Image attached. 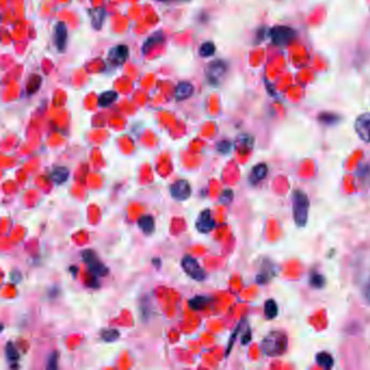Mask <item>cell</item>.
<instances>
[{
	"label": "cell",
	"instance_id": "9a60e30c",
	"mask_svg": "<svg viewBox=\"0 0 370 370\" xmlns=\"http://www.w3.org/2000/svg\"><path fill=\"white\" fill-rule=\"evenodd\" d=\"M68 176H70V171L64 166L54 167L50 173V178L53 182H56L57 185H61L63 182H65L68 178Z\"/></svg>",
	"mask_w": 370,
	"mask_h": 370
},
{
	"label": "cell",
	"instance_id": "277c9868",
	"mask_svg": "<svg viewBox=\"0 0 370 370\" xmlns=\"http://www.w3.org/2000/svg\"><path fill=\"white\" fill-rule=\"evenodd\" d=\"M83 260L88 265V267H89L90 273L93 276H96V277H103V276H107L109 274L107 266L97 258L96 253L92 250L84 251Z\"/></svg>",
	"mask_w": 370,
	"mask_h": 370
},
{
	"label": "cell",
	"instance_id": "8fae6325",
	"mask_svg": "<svg viewBox=\"0 0 370 370\" xmlns=\"http://www.w3.org/2000/svg\"><path fill=\"white\" fill-rule=\"evenodd\" d=\"M128 47L125 45H118L113 47L109 52V60L113 65H121L128 58Z\"/></svg>",
	"mask_w": 370,
	"mask_h": 370
},
{
	"label": "cell",
	"instance_id": "e0dca14e",
	"mask_svg": "<svg viewBox=\"0 0 370 370\" xmlns=\"http://www.w3.org/2000/svg\"><path fill=\"white\" fill-rule=\"evenodd\" d=\"M42 82H43L42 77L39 75H36V74L29 76L27 84H26V90L28 95H33V93L37 92L42 86Z\"/></svg>",
	"mask_w": 370,
	"mask_h": 370
},
{
	"label": "cell",
	"instance_id": "f546056e",
	"mask_svg": "<svg viewBox=\"0 0 370 370\" xmlns=\"http://www.w3.org/2000/svg\"><path fill=\"white\" fill-rule=\"evenodd\" d=\"M58 354L57 353H52L50 355V357L48 359V364H47V368L50 370H54L58 368Z\"/></svg>",
	"mask_w": 370,
	"mask_h": 370
},
{
	"label": "cell",
	"instance_id": "ac0fdd59",
	"mask_svg": "<svg viewBox=\"0 0 370 370\" xmlns=\"http://www.w3.org/2000/svg\"><path fill=\"white\" fill-rule=\"evenodd\" d=\"M317 364L324 369H331L334 365L333 357L327 352L319 353L316 356Z\"/></svg>",
	"mask_w": 370,
	"mask_h": 370
},
{
	"label": "cell",
	"instance_id": "5b68a950",
	"mask_svg": "<svg viewBox=\"0 0 370 370\" xmlns=\"http://www.w3.org/2000/svg\"><path fill=\"white\" fill-rule=\"evenodd\" d=\"M227 73V64L225 61L216 60L211 62L206 67V78L213 86H218Z\"/></svg>",
	"mask_w": 370,
	"mask_h": 370
},
{
	"label": "cell",
	"instance_id": "603a6c76",
	"mask_svg": "<svg viewBox=\"0 0 370 370\" xmlns=\"http://www.w3.org/2000/svg\"><path fill=\"white\" fill-rule=\"evenodd\" d=\"M210 299L208 297H203V295H198V297H195L194 299L190 300V306L192 309L195 310H199V309H203L206 307V305L209 304Z\"/></svg>",
	"mask_w": 370,
	"mask_h": 370
},
{
	"label": "cell",
	"instance_id": "1f68e13d",
	"mask_svg": "<svg viewBox=\"0 0 370 370\" xmlns=\"http://www.w3.org/2000/svg\"><path fill=\"white\" fill-rule=\"evenodd\" d=\"M250 341H251V331H250V329H248V331L243 334L242 339H241V343H242L243 345H246Z\"/></svg>",
	"mask_w": 370,
	"mask_h": 370
},
{
	"label": "cell",
	"instance_id": "4dcf8cb0",
	"mask_svg": "<svg viewBox=\"0 0 370 370\" xmlns=\"http://www.w3.org/2000/svg\"><path fill=\"white\" fill-rule=\"evenodd\" d=\"M363 293H364L365 300H366L367 302L370 304V279L368 280V283H366V285H365Z\"/></svg>",
	"mask_w": 370,
	"mask_h": 370
},
{
	"label": "cell",
	"instance_id": "6da1fadb",
	"mask_svg": "<svg viewBox=\"0 0 370 370\" xmlns=\"http://www.w3.org/2000/svg\"><path fill=\"white\" fill-rule=\"evenodd\" d=\"M288 349V338L283 332L273 331L264 338L262 352L268 357L281 356Z\"/></svg>",
	"mask_w": 370,
	"mask_h": 370
},
{
	"label": "cell",
	"instance_id": "2e32d148",
	"mask_svg": "<svg viewBox=\"0 0 370 370\" xmlns=\"http://www.w3.org/2000/svg\"><path fill=\"white\" fill-rule=\"evenodd\" d=\"M138 227L144 231L146 235H151L155 229V223L153 216L144 215L138 219Z\"/></svg>",
	"mask_w": 370,
	"mask_h": 370
},
{
	"label": "cell",
	"instance_id": "30bf717a",
	"mask_svg": "<svg viewBox=\"0 0 370 370\" xmlns=\"http://www.w3.org/2000/svg\"><path fill=\"white\" fill-rule=\"evenodd\" d=\"M214 226L215 221L213 218V215H212V212L210 210L202 211L196 221V229L202 234H208L214 228Z\"/></svg>",
	"mask_w": 370,
	"mask_h": 370
},
{
	"label": "cell",
	"instance_id": "7c38bea8",
	"mask_svg": "<svg viewBox=\"0 0 370 370\" xmlns=\"http://www.w3.org/2000/svg\"><path fill=\"white\" fill-rule=\"evenodd\" d=\"M194 93V86L189 82H181L176 86L175 99L177 101H184L189 99Z\"/></svg>",
	"mask_w": 370,
	"mask_h": 370
},
{
	"label": "cell",
	"instance_id": "cb8c5ba5",
	"mask_svg": "<svg viewBox=\"0 0 370 370\" xmlns=\"http://www.w3.org/2000/svg\"><path fill=\"white\" fill-rule=\"evenodd\" d=\"M6 356L10 363H17L20 358L18 348L12 342H8L6 345Z\"/></svg>",
	"mask_w": 370,
	"mask_h": 370
},
{
	"label": "cell",
	"instance_id": "44dd1931",
	"mask_svg": "<svg viewBox=\"0 0 370 370\" xmlns=\"http://www.w3.org/2000/svg\"><path fill=\"white\" fill-rule=\"evenodd\" d=\"M278 315V305L276 301L273 299H269L265 303V316L267 319H274Z\"/></svg>",
	"mask_w": 370,
	"mask_h": 370
},
{
	"label": "cell",
	"instance_id": "8992f818",
	"mask_svg": "<svg viewBox=\"0 0 370 370\" xmlns=\"http://www.w3.org/2000/svg\"><path fill=\"white\" fill-rule=\"evenodd\" d=\"M295 35L294 29L288 26H275L270 29L269 36L275 45L284 46L293 41Z\"/></svg>",
	"mask_w": 370,
	"mask_h": 370
},
{
	"label": "cell",
	"instance_id": "ffe728a7",
	"mask_svg": "<svg viewBox=\"0 0 370 370\" xmlns=\"http://www.w3.org/2000/svg\"><path fill=\"white\" fill-rule=\"evenodd\" d=\"M117 99V93L114 90H109L103 92L99 97V100H98V103L101 108L109 107L111 106L113 102H115Z\"/></svg>",
	"mask_w": 370,
	"mask_h": 370
},
{
	"label": "cell",
	"instance_id": "484cf974",
	"mask_svg": "<svg viewBox=\"0 0 370 370\" xmlns=\"http://www.w3.org/2000/svg\"><path fill=\"white\" fill-rule=\"evenodd\" d=\"M101 338L107 342H114L120 338V332L116 329H107L101 333Z\"/></svg>",
	"mask_w": 370,
	"mask_h": 370
},
{
	"label": "cell",
	"instance_id": "f1b7e54d",
	"mask_svg": "<svg viewBox=\"0 0 370 370\" xmlns=\"http://www.w3.org/2000/svg\"><path fill=\"white\" fill-rule=\"evenodd\" d=\"M231 149V144L228 141V140H224V141H220L218 145H217V150H218L220 153L223 154H226L228 153V152L230 151Z\"/></svg>",
	"mask_w": 370,
	"mask_h": 370
},
{
	"label": "cell",
	"instance_id": "5bb4252c",
	"mask_svg": "<svg viewBox=\"0 0 370 370\" xmlns=\"http://www.w3.org/2000/svg\"><path fill=\"white\" fill-rule=\"evenodd\" d=\"M105 17H106V9L105 8H96V9H91L89 10V18H90V22L92 27L99 31V29L102 27L103 22H105Z\"/></svg>",
	"mask_w": 370,
	"mask_h": 370
},
{
	"label": "cell",
	"instance_id": "d6986e66",
	"mask_svg": "<svg viewBox=\"0 0 370 370\" xmlns=\"http://www.w3.org/2000/svg\"><path fill=\"white\" fill-rule=\"evenodd\" d=\"M253 138L250 135H241L236 140V147L239 150H251L253 148Z\"/></svg>",
	"mask_w": 370,
	"mask_h": 370
},
{
	"label": "cell",
	"instance_id": "7402d4cb",
	"mask_svg": "<svg viewBox=\"0 0 370 370\" xmlns=\"http://www.w3.org/2000/svg\"><path fill=\"white\" fill-rule=\"evenodd\" d=\"M162 42H163V35H162L161 32L153 34V35H151L145 42L144 47H142V52L146 53L147 51H149L152 47H154L156 45V44L162 43Z\"/></svg>",
	"mask_w": 370,
	"mask_h": 370
},
{
	"label": "cell",
	"instance_id": "83f0119b",
	"mask_svg": "<svg viewBox=\"0 0 370 370\" xmlns=\"http://www.w3.org/2000/svg\"><path fill=\"white\" fill-rule=\"evenodd\" d=\"M233 199H234V192H233V190L227 189V190L223 191V194L220 195V199L219 200H220L221 203L227 205V204L231 203V201H233Z\"/></svg>",
	"mask_w": 370,
	"mask_h": 370
},
{
	"label": "cell",
	"instance_id": "ba28073f",
	"mask_svg": "<svg viewBox=\"0 0 370 370\" xmlns=\"http://www.w3.org/2000/svg\"><path fill=\"white\" fill-rule=\"evenodd\" d=\"M355 131L364 142L370 144V114L359 115L355 121Z\"/></svg>",
	"mask_w": 370,
	"mask_h": 370
},
{
	"label": "cell",
	"instance_id": "52a82bcc",
	"mask_svg": "<svg viewBox=\"0 0 370 370\" xmlns=\"http://www.w3.org/2000/svg\"><path fill=\"white\" fill-rule=\"evenodd\" d=\"M171 196L177 201H186L191 196V186L187 180L179 179L171 186Z\"/></svg>",
	"mask_w": 370,
	"mask_h": 370
},
{
	"label": "cell",
	"instance_id": "d4e9b609",
	"mask_svg": "<svg viewBox=\"0 0 370 370\" xmlns=\"http://www.w3.org/2000/svg\"><path fill=\"white\" fill-rule=\"evenodd\" d=\"M215 45L212 42H205L199 48V54L202 58H209L215 53Z\"/></svg>",
	"mask_w": 370,
	"mask_h": 370
},
{
	"label": "cell",
	"instance_id": "7a4b0ae2",
	"mask_svg": "<svg viewBox=\"0 0 370 370\" xmlns=\"http://www.w3.org/2000/svg\"><path fill=\"white\" fill-rule=\"evenodd\" d=\"M293 217L298 227H304L308 219L309 200L307 195L302 190H295L293 192Z\"/></svg>",
	"mask_w": 370,
	"mask_h": 370
},
{
	"label": "cell",
	"instance_id": "4316f807",
	"mask_svg": "<svg viewBox=\"0 0 370 370\" xmlns=\"http://www.w3.org/2000/svg\"><path fill=\"white\" fill-rule=\"evenodd\" d=\"M325 281L326 280H325L324 276H322L320 274H317V273H315V274L310 276V279H309L310 285H313L314 288H317V289L324 288Z\"/></svg>",
	"mask_w": 370,
	"mask_h": 370
},
{
	"label": "cell",
	"instance_id": "9c48e42d",
	"mask_svg": "<svg viewBox=\"0 0 370 370\" xmlns=\"http://www.w3.org/2000/svg\"><path fill=\"white\" fill-rule=\"evenodd\" d=\"M53 43L59 52L65 50L67 45V27L65 23L59 22L53 29Z\"/></svg>",
	"mask_w": 370,
	"mask_h": 370
},
{
	"label": "cell",
	"instance_id": "4fadbf2b",
	"mask_svg": "<svg viewBox=\"0 0 370 370\" xmlns=\"http://www.w3.org/2000/svg\"><path fill=\"white\" fill-rule=\"evenodd\" d=\"M268 173V167L265 163H261V164H258L254 166L252 171H251L250 175H249V181L252 185L259 184L260 181H262L266 176H267Z\"/></svg>",
	"mask_w": 370,
	"mask_h": 370
},
{
	"label": "cell",
	"instance_id": "3957f363",
	"mask_svg": "<svg viewBox=\"0 0 370 370\" xmlns=\"http://www.w3.org/2000/svg\"><path fill=\"white\" fill-rule=\"evenodd\" d=\"M181 267L185 273L196 281H203L206 278V273L202 267L198 260L192 258L190 255L185 256L181 261Z\"/></svg>",
	"mask_w": 370,
	"mask_h": 370
}]
</instances>
